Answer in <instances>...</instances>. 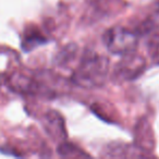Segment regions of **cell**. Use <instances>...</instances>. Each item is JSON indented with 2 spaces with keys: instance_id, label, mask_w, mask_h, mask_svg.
I'll return each mask as SVG.
<instances>
[{
  "instance_id": "obj_1",
  "label": "cell",
  "mask_w": 159,
  "mask_h": 159,
  "mask_svg": "<svg viewBox=\"0 0 159 159\" xmlns=\"http://www.w3.org/2000/svg\"><path fill=\"white\" fill-rule=\"evenodd\" d=\"M108 73V58L93 49H87L82 55L70 80L73 84L81 89H99L106 82Z\"/></svg>"
},
{
  "instance_id": "obj_2",
  "label": "cell",
  "mask_w": 159,
  "mask_h": 159,
  "mask_svg": "<svg viewBox=\"0 0 159 159\" xmlns=\"http://www.w3.org/2000/svg\"><path fill=\"white\" fill-rule=\"evenodd\" d=\"M106 48L113 55L125 56L135 52L139 45V36L135 32L122 26H113L102 36Z\"/></svg>"
},
{
  "instance_id": "obj_3",
  "label": "cell",
  "mask_w": 159,
  "mask_h": 159,
  "mask_svg": "<svg viewBox=\"0 0 159 159\" xmlns=\"http://www.w3.org/2000/svg\"><path fill=\"white\" fill-rule=\"evenodd\" d=\"M146 66L145 59L135 52L123 56L115 66L112 72V80L116 82L133 81L144 72Z\"/></svg>"
},
{
  "instance_id": "obj_4",
  "label": "cell",
  "mask_w": 159,
  "mask_h": 159,
  "mask_svg": "<svg viewBox=\"0 0 159 159\" xmlns=\"http://www.w3.org/2000/svg\"><path fill=\"white\" fill-rule=\"evenodd\" d=\"M120 6V0H87L86 16L93 21L111 16L118 12Z\"/></svg>"
},
{
  "instance_id": "obj_5",
  "label": "cell",
  "mask_w": 159,
  "mask_h": 159,
  "mask_svg": "<svg viewBox=\"0 0 159 159\" xmlns=\"http://www.w3.org/2000/svg\"><path fill=\"white\" fill-rule=\"evenodd\" d=\"M44 129L47 134L53 139H58L61 143L66 139V126L61 115L57 111H48L44 117Z\"/></svg>"
},
{
  "instance_id": "obj_6",
  "label": "cell",
  "mask_w": 159,
  "mask_h": 159,
  "mask_svg": "<svg viewBox=\"0 0 159 159\" xmlns=\"http://www.w3.org/2000/svg\"><path fill=\"white\" fill-rule=\"evenodd\" d=\"M139 152H143L139 149L136 145H128V144H113L110 145L107 149V156L108 157H142L143 155Z\"/></svg>"
},
{
  "instance_id": "obj_7",
  "label": "cell",
  "mask_w": 159,
  "mask_h": 159,
  "mask_svg": "<svg viewBox=\"0 0 159 159\" xmlns=\"http://www.w3.org/2000/svg\"><path fill=\"white\" fill-rule=\"evenodd\" d=\"M77 53V47L74 44L66 45V47L61 49L58 52L57 57H56V64L59 66H66L71 64V62L74 61L76 58Z\"/></svg>"
},
{
  "instance_id": "obj_8",
  "label": "cell",
  "mask_w": 159,
  "mask_h": 159,
  "mask_svg": "<svg viewBox=\"0 0 159 159\" xmlns=\"http://www.w3.org/2000/svg\"><path fill=\"white\" fill-rule=\"evenodd\" d=\"M43 43H45L43 34L37 29H31L25 32L22 46L23 49H25V50H31L34 47L38 46V45L43 44Z\"/></svg>"
},
{
  "instance_id": "obj_9",
  "label": "cell",
  "mask_w": 159,
  "mask_h": 159,
  "mask_svg": "<svg viewBox=\"0 0 159 159\" xmlns=\"http://www.w3.org/2000/svg\"><path fill=\"white\" fill-rule=\"evenodd\" d=\"M58 152L62 157H87L89 155L83 152L76 145L69 142H61L58 146Z\"/></svg>"
},
{
  "instance_id": "obj_10",
  "label": "cell",
  "mask_w": 159,
  "mask_h": 159,
  "mask_svg": "<svg viewBox=\"0 0 159 159\" xmlns=\"http://www.w3.org/2000/svg\"><path fill=\"white\" fill-rule=\"evenodd\" d=\"M148 51L152 59L159 62V35H154L148 42Z\"/></svg>"
},
{
  "instance_id": "obj_11",
  "label": "cell",
  "mask_w": 159,
  "mask_h": 159,
  "mask_svg": "<svg viewBox=\"0 0 159 159\" xmlns=\"http://www.w3.org/2000/svg\"><path fill=\"white\" fill-rule=\"evenodd\" d=\"M157 11H158V13H159V1L157 2Z\"/></svg>"
}]
</instances>
